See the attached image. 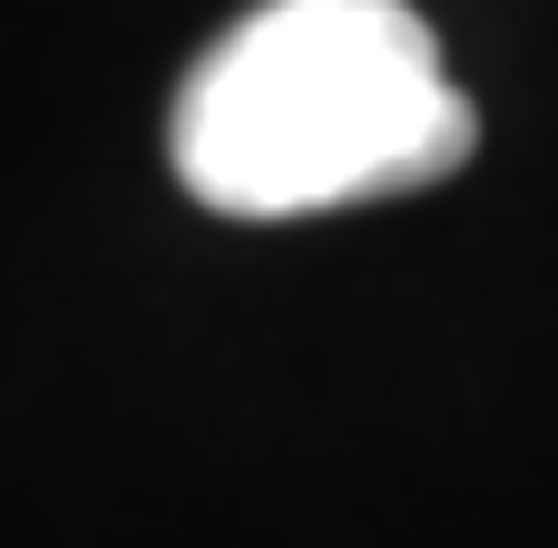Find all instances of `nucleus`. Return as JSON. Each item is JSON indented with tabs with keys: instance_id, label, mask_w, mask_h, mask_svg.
Masks as SVG:
<instances>
[{
	"instance_id": "obj_1",
	"label": "nucleus",
	"mask_w": 558,
	"mask_h": 548,
	"mask_svg": "<svg viewBox=\"0 0 558 548\" xmlns=\"http://www.w3.org/2000/svg\"><path fill=\"white\" fill-rule=\"evenodd\" d=\"M481 108L412 0H255L167 108V167L196 206L284 226L461 176Z\"/></svg>"
}]
</instances>
